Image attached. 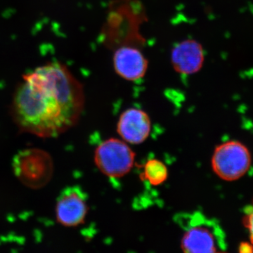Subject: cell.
<instances>
[{"label": "cell", "instance_id": "10", "mask_svg": "<svg viewBox=\"0 0 253 253\" xmlns=\"http://www.w3.org/2000/svg\"><path fill=\"white\" fill-rule=\"evenodd\" d=\"M141 179L151 186L162 185L168 179V169L165 163L156 158L148 160L143 166Z\"/></svg>", "mask_w": 253, "mask_h": 253}, {"label": "cell", "instance_id": "5", "mask_svg": "<svg viewBox=\"0 0 253 253\" xmlns=\"http://www.w3.org/2000/svg\"><path fill=\"white\" fill-rule=\"evenodd\" d=\"M251 164L249 149L239 141H226L219 145L212 158L213 171L226 181L240 179L248 172Z\"/></svg>", "mask_w": 253, "mask_h": 253}, {"label": "cell", "instance_id": "7", "mask_svg": "<svg viewBox=\"0 0 253 253\" xmlns=\"http://www.w3.org/2000/svg\"><path fill=\"white\" fill-rule=\"evenodd\" d=\"M151 131V118L144 110L129 108L121 113L118 119V135L127 144H142L149 138Z\"/></svg>", "mask_w": 253, "mask_h": 253}, {"label": "cell", "instance_id": "9", "mask_svg": "<svg viewBox=\"0 0 253 253\" xmlns=\"http://www.w3.org/2000/svg\"><path fill=\"white\" fill-rule=\"evenodd\" d=\"M205 59L204 50L194 40H186L178 43L171 51L170 60L173 68L179 74L189 76L199 72Z\"/></svg>", "mask_w": 253, "mask_h": 253}, {"label": "cell", "instance_id": "3", "mask_svg": "<svg viewBox=\"0 0 253 253\" xmlns=\"http://www.w3.org/2000/svg\"><path fill=\"white\" fill-rule=\"evenodd\" d=\"M12 169L18 181L31 189H40L49 184L54 174L52 158L43 150L31 148L14 156Z\"/></svg>", "mask_w": 253, "mask_h": 253}, {"label": "cell", "instance_id": "8", "mask_svg": "<svg viewBox=\"0 0 253 253\" xmlns=\"http://www.w3.org/2000/svg\"><path fill=\"white\" fill-rule=\"evenodd\" d=\"M113 63L118 76L130 82L142 79L149 67V61L142 51L129 45L120 46L115 51Z\"/></svg>", "mask_w": 253, "mask_h": 253}, {"label": "cell", "instance_id": "1", "mask_svg": "<svg viewBox=\"0 0 253 253\" xmlns=\"http://www.w3.org/2000/svg\"><path fill=\"white\" fill-rule=\"evenodd\" d=\"M85 104L83 84L59 61L23 75L11 101V118L21 132L61 135L79 121Z\"/></svg>", "mask_w": 253, "mask_h": 253}, {"label": "cell", "instance_id": "6", "mask_svg": "<svg viewBox=\"0 0 253 253\" xmlns=\"http://www.w3.org/2000/svg\"><path fill=\"white\" fill-rule=\"evenodd\" d=\"M88 210L86 193L80 186H68L61 191L56 201V219L61 225L76 227L84 223Z\"/></svg>", "mask_w": 253, "mask_h": 253}, {"label": "cell", "instance_id": "11", "mask_svg": "<svg viewBox=\"0 0 253 253\" xmlns=\"http://www.w3.org/2000/svg\"><path fill=\"white\" fill-rule=\"evenodd\" d=\"M244 224L249 230L250 239L251 244H253V204L246 208L245 211Z\"/></svg>", "mask_w": 253, "mask_h": 253}, {"label": "cell", "instance_id": "2", "mask_svg": "<svg viewBox=\"0 0 253 253\" xmlns=\"http://www.w3.org/2000/svg\"><path fill=\"white\" fill-rule=\"evenodd\" d=\"M183 229L181 249L186 253L225 252V233L214 219L196 212L181 218Z\"/></svg>", "mask_w": 253, "mask_h": 253}, {"label": "cell", "instance_id": "12", "mask_svg": "<svg viewBox=\"0 0 253 253\" xmlns=\"http://www.w3.org/2000/svg\"><path fill=\"white\" fill-rule=\"evenodd\" d=\"M239 252L242 253H253V244L249 243H241L239 246Z\"/></svg>", "mask_w": 253, "mask_h": 253}, {"label": "cell", "instance_id": "4", "mask_svg": "<svg viewBox=\"0 0 253 253\" xmlns=\"http://www.w3.org/2000/svg\"><path fill=\"white\" fill-rule=\"evenodd\" d=\"M94 163L100 172L118 179L130 172L135 163V154L129 144L121 139L110 138L95 150Z\"/></svg>", "mask_w": 253, "mask_h": 253}]
</instances>
